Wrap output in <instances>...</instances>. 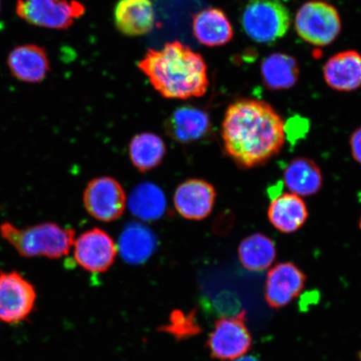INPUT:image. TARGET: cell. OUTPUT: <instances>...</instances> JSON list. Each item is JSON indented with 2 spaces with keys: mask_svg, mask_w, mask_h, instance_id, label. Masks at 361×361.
Listing matches in <instances>:
<instances>
[{
  "mask_svg": "<svg viewBox=\"0 0 361 361\" xmlns=\"http://www.w3.org/2000/svg\"><path fill=\"white\" fill-rule=\"evenodd\" d=\"M268 216L275 228L284 233L299 230L308 218V210L300 196L283 193L270 203Z\"/></svg>",
  "mask_w": 361,
  "mask_h": 361,
  "instance_id": "obj_18",
  "label": "cell"
},
{
  "mask_svg": "<svg viewBox=\"0 0 361 361\" xmlns=\"http://www.w3.org/2000/svg\"><path fill=\"white\" fill-rule=\"evenodd\" d=\"M238 256L246 269L260 272L273 264L276 258V247L274 242L264 234H252L241 242Z\"/></svg>",
  "mask_w": 361,
  "mask_h": 361,
  "instance_id": "obj_24",
  "label": "cell"
},
{
  "mask_svg": "<svg viewBox=\"0 0 361 361\" xmlns=\"http://www.w3.org/2000/svg\"><path fill=\"white\" fill-rule=\"evenodd\" d=\"M295 30L305 42L324 47L335 42L341 31V20L331 4L312 0L297 11Z\"/></svg>",
  "mask_w": 361,
  "mask_h": 361,
  "instance_id": "obj_5",
  "label": "cell"
},
{
  "mask_svg": "<svg viewBox=\"0 0 361 361\" xmlns=\"http://www.w3.org/2000/svg\"><path fill=\"white\" fill-rule=\"evenodd\" d=\"M324 78L338 92H353L361 87V55L346 51L329 58L324 66Z\"/></svg>",
  "mask_w": 361,
  "mask_h": 361,
  "instance_id": "obj_15",
  "label": "cell"
},
{
  "mask_svg": "<svg viewBox=\"0 0 361 361\" xmlns=\"http://www.w3.org/2000/svg\"><path fill=\"white\" fill-rule=\"evenodd\" d=\"M241 23L254 42L270 44L287 34L291 17L281 0H250L243 11Z\"/></svg>",
  "mask_w": 361,
  "mask_h": 361,
  "instance_id": "obj_4",
  "label": "cell"
},
{
  "mask_svg": "<svg viewBox=\"0 0 361 361\" xmlns=\"http://www.w3.org/2000/svg\"><path fill=\"white\" fill-rule=\"evenodd\" d=\"M207 347L211 357L221 361L235 360L247 354L252 347V337L246 326L245 311L216 320Z\"/></svg>",
  "mask_w": 361,
  "mask_h": 361,
  "instance_id": "obj_7",
  "label": "cell"
},
{
  "mask_svg": "<svg viewBox=\"0 0 361 361\" xmlns=\"http://www.w3.org/2000/svg\"><path fill=\"white\" fill-rule=\"evenodd\" d=\"M75 230L54 223L18 228L11 223L0 225V235L26 258L43 256L60 259L69 254L75 243Z\"/></svg>",
  "mask_w": 361,
  "mask_h": 361,
  "instance_id": "obj_3",
  "label": "cell"
},
{
  "mask_svg": "<svg viewBox=\"0 0 361 361\" xmlns=\"http://www.w3.org/2000/svg\"><path fill=\"white\" fill-rule=\"evenodd\" d=\"M0 4H1V2H0Z\"/></svg>",
  "mask_w": 361,
  "mask_h": 361,
  "instance_id": "obj_30",
  "label": "cell"
},
{
  "mask_svg": "<svg viewBox=\"0 0 361 361\" xmlns=\"http://www.w3.org/2000/svg\"><path fill=\"white\" fill-rule=\"evenodd\" d=\"M209 115L198 108L183 106L176 110L166 121V133L175 141L188 143L198 141L209 132Z\"/></svg>",
  "mask_w": 361,
  "mask_h": 361,
  "instance_id": "obj_17",
  "label": "cell"
},
{
  "mask_svg": "<svg viewBox=\"0 0 361 361\" xmlns=\"http://www.w3.org/2000/svg\"><path fill=\"white\" fill-rule=\"evenodd\" d=\"M83 202L87 213L98 221L110 223L123 214L126 206L124 189L114 178H94L85 189Z\"/></svg>",
  "mask_w": 361,
  "mask_h": 361,
  "instance_id": "obj_8",
  "label": "cell"
},
{
  "mask_svg": "<svg viewBox=\"0 0 361 361\" xmlns=\"http://www.w3.org/2000/svg\"><path fill=\"white\" fill-rule=\"evenodd\" d=\"M35 288L19 273L0 272V322H23L33 310Z\"/></svg>",
  "mask_w": 361,
  "mask_h": 361,
  "instance_id": "obj_9",
  "label": "cell"
},
{
  "mask_svg": "<svg viewBox=\"0 0 361 361\" xmlns=\"http://www.w3.org/2000/svg\"><path fill=\"white\" fill-rule=\"evenodd\" d=\"M128 207L137 219L142 221H155L159 219L165 213L166 197L156 185L143 183L130 192Z\"/></svg>",
  "mask_w": 361,
  "mask_h": 361,
  "instance_id": "obj_22",
  "label": "cell"
},
{
  "mask_svg": "<svg viewBox=\"0 0 361 361\" xmlns=\"http://www.w3.org/2000/svg\"><path fill=\"white\" fill-rule=\"evenodd\" d=\"M360 361H361V355H360Z\"/></svg>",
  "mask_w": 361,
  "mask_h": 361,
  "instance_id": "obj_28",
  "label": "cell"
},
{
  "mask_svg": "<svg viewBox=\"0 0 361 361\" xmlns=\"http://www.w3.org/2000/svg\"><path fill=\"white\" fill-rule=\"evenodd\" d=\"M74 257L81 268L90 273L106 272L114 263L117 248L114 240L100 228H92L75 239Z\"/></svg>",
  "mask_w": 361,
  "mask_h": 361,
  "instance_id": "obj_10",
  "label": "cell"
},
{
  "mask_svg": "<svg viewBox=\"0 0 361 361\" xmlns=\"http://www.w3.org/2000/svg\"><path fill=\"white\" fill-rule=\"evenodd\" d=\"M228 155L250 169L277 155L286 142V126L274 108L263 101L243 99L228 107L222 124Z\"/></svg>",
  "mask_w": 361,
  "mask_h": 361,
  "instance_id": "obj_1",
  "label": "cell"
},
{
  "mask_svg": "<svg viewBox=\"0 0 361 361\" xmlns=\"http://www.w3.org/2000/svg\"><path fill=\"white\" fill-rule=\"evenodd\" d=\"M192 30L197 42L209 47H221L233 37L231 23L218 8H207L197 13L193 16Z\"/></svg>",
  "mask_w": 361,
  "mask_h": 361,
  "instance_id": "obj_16",
  "label": "cell"
},
{
  "mask_svg": "<svg viewBox=\"0 0 361 361\" xmlns=\"http://www.w3.org/2000/svg\"><path fill=\"white\" fill-rule=\"evenodd\" d=\"M120 252L126 263H145L155 251L156 238L150 229L137 223L126 226L120 238Z\"/></svg>",
  "mask_w": 361,
  "mask_h": 361,
  "instance_id": "obj_19",
  "label": "cell"
},
{
  "mask_svg": "<svg viewBox=\"0 0 361 361\" xmlns=\"http://www.w3.org/2000/svg\"><path fill=\"white\" fill-rule=\"evenodd\" d=\"M17 16L29 24L53 30H66L85 12L76 0H18Z\"/></svg>",
  "mask_w": 361,
  "mask_h": 361,
  "instance_id": "obj_6",
  "label": "cell"
},
{
  "mask_svg": "<svg viewBox=\"0 0 361 361\" xmlns=\"http://www.w3.org/2000/svg\"><path fill=\"white\" fill-rule=\"evenodd\" d=\"M7 64L13 78L27 83H39L47 78L51 64L47 51L28 44L12 49Z\"/></svg>",
  "mask_w": 361,
  "mask_h": 361,
  "instance_id": "obj_13",
  "label": "cell"
},
{
  "mask_svg": "<svg viewBox=\"0 0 361 361\" xmlns=\"http://www.w3.org/2000/svg\"><path fill=\"white\" fill-rule=\"evenodd\" d=\"M114 18L121 33L128 36L147 35L154 27V7L151 0H119Z\"/></svg>",
  "mask_w": 361,
  "mask_h": 361,
  "instance_id": "obj_14",
  "label": "cell"
},
{
  "mask_svg": "<svg viewBox=\"0 0 361 361\" xmlns=\"http://www.w3.org/2000/svg\"><path fill=\"white\" fill-rule=\"evenodd\" d=\"M235 361H259L252 356H243V357L235 360Z\"/></svg>",
  "mask_w": 361,
  "mask_h": 361,
  "instance_id": "obj_27",
  "label": "cell"
},
{
  "mask_svg": "<svg viewBox=\"0 0 361 361\" xmlns=\"http://www.w3.org/2000/svg\"><path fill=\"white\" fill-rule=\"evenodd\" d=\"M352 155L361 165V128L356 130L350 137Z\"/></svg>",
  "mask_w": 361,
  "mask_h": 361,
  "instance_id": "obj_26",
  "label": "cell"
},
{
  "mask_svg": "<svg viewBox=\"0 0 361 361\" xmlns=\"http://www.w3.org/2000/svg\"><path fill=\"white\" fill-rule=\"evenodd\" d=\"M195 313L184 314L182 311L175 310L171 315L169 326L164 331L178 338H183L200 332L201 329L195 319Z\"/></svg>",
  "mask_w": 361,
  "mask_h": 361,
  "instance_id": "obj_25",
  "label": "cell"
},
{
  "mask_svg": "<svg viewBox=\"0 0 361 361\" xmlns=\"http://www.w3.org/2000/svg\"><path fill=\"white\" fill-rule=\"evenodd\" d=\"M300 68L295 57L274 53L261 64V76L265 87L272 90L290 89L297 83Z\"/></svg>",
  "mask_w": 361,
  "mask_h": 361,
  "instance_id": "obj_20",
  "label": "cell"
},
{
  "mask_svg": "<svg viewBox=\"0 0 361 361\" xmlns=\"http://www.w3.org/2000/svg\"><path fill=\"white\" fill-rule=\"evenodd\" d=\"M138 68L162 97L189 99L204 96L209 80L204 59L179 42L149 49Z\"/></svg>",
  "mask_w": 361,
  "mask_h": 361,
  "instance_id": "obj_2",
  "label": "cell"
},
{
  "mask_svg": "<svg viewBox=\"0 0 361 361\" xmlns=\"http://www.w3.org/2000/svg\"><path fill=\"white\" fill-rule=\"evenodd\" d=\"M166 152L164 140L153 133L135 135L129 145L130 159L135 168L142 173L159 166Z\"/></svg>",
  "mask_w": 361,
  "mask_h": 361,
  "instance_id": "obj_23",
  "label": "cell"
},
{
  "mask_svg": "<svg viewBox=\"0 0 361 361\" xmlns=\"http://www.w3.org/2000/svg\"><path fill=\"white\" fill-rule=\"evenodd\" d=\"M284 183L290 191L298 196H311L322 186V171L317 164L308 158L293 160L283 173Z\"/></svg>",
  "mask_w": 361,
  "mask_h": 361,
  "instance_id": "obj_21",
  "label": "cell"
},
{
  "mask_svg": "<svg viewBox=\"0 0 361 361\" xmlns=\"http://www.w3.org/2000/svg\"><path fill=\"white\" fill-rule=\"evenodd\" d=\"M283 1H288V0H283Z\"/></svg>",
  "mask_w": 361,
  "mask_h": 361,
  "instance_id": "obj_29",
  "label": "cell"
},
{
  "mask_svg": "<svg viewBox=\"0 0 361 361\" xmlns=\"http://www.w3.org/2000/svg\"><path fill=\"white\" fill-rule=\"evenodd\" d=\"M216 192L213 185L202 179H189L180 183L174 194L178 213L188 220L207 218L214 209Z\"/></svg>",
  "mask_w": 361,
  "mask_h": 361,
  "instance_id": "obj_11",
  "label": "cell"
},
{
  "mask_svg": "<svg viewBox=\"0 0 361 361\" xmlns=\"http://www.w3.org/2000/svg\"><path fill=\"white\" fill-rule=\"evenodd\" d=\"M305 281V274L296 265L291 263L275 265L268 274L265 300L271 308H283L299 296Z\"/></svg>",
  "mask_w": 361,
  "mask_h": 361,
  "instance_id": "obj_12",
  "label": "cell"
}]
</instances>
